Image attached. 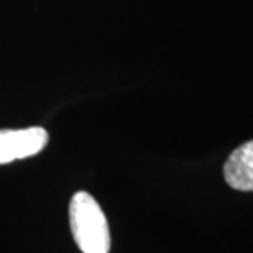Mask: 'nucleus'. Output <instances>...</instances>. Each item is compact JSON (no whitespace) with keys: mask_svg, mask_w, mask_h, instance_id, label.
I'll return each instance as SVG.
<instances>
[{"mask_svg":"<svg viewBox=\"0 0 253 253\" xmlns=\"http://www.w3.org/2000/svg\"><path fill=\"white\" fill-rule=\"evenodd\" d=\"M69 222L75 244L84 253H108L111 245L108 220L87 191H77L69 204Z\"/></svg>","mask_w":253,"mask_h":253,"instance_id":"1","label":"nucleus"},{"mask_svg":"<svg viewBox=\"0 0 253 253\" xmlns=\"http://www.w3.org/2000/svg\"><path fill=\"white\" fill-rule=\"evenodd\" d=\"M49 141L44 127L0 129V165L40 154Z\"/></svg>","mask_w":253,"mask_h":253,"instance_id":"2","label":"nucleus"},{"mask_svg":"<svg viewBox=\"0 0 253 253\" xmlns=\"http://www.w3.org/2000/svg\"><path fill=\"white\" fill-rule=\"evenodd\" d=\"M224 178L239 191H253V141L237 147L224 165Z\"/></svg>","mask_w":253,"mask_h":253,"instance_id":"3","label":"nucleus"}]
</instances>
